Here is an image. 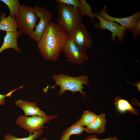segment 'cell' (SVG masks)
I'll return each mask as SVG.
<instances>
[{
    "label": "cell",
    "instance_id": "5bb4252c",
    "mask_svg": "<svg viewBox=\"0 0 140 140\" xmlns=\"http://www.w3.org/2000/svg\"><path fill=\"white\" fill-rule=\"evenodd\" d=\"M6 13L2 12L0 13V30L6 32H14L17 31L18 27L15 18L9 15L6 17Z\"/></svg>",
    "mask_w": 140,
    "mask_h": 140
},
{
    "label": "cell",
    "instance_id": "ac0fdd59",
    "mask_svg": "<svg viewBox=\"0 0 140 140\" xmlns=\"http://www.w3.org/2000/svg\"><path fill=\"white\" fill-rule=\"evenodd\" d=\"M43 129L34 131L32 134H29L28 136L23 138H18L10 134L5 135L3 140H36L43 134Z\"/></svg>",
    "mask_w": 140,
    "mask_h": 140
},
{
    "label": "cell",
    "instance_id": "3957f363",
    "mask_svg": "<svg viewBox=\"0 0 140 140\" xmlns=\"http://www.w3.org/2000/svg\"><path fill=\"white\" fill-rule=\"evenodd\" d=\"M58 24L68 33L82 23V17L77 8L68 5L57 3Z\"/></svg>",
    "mask_w": 140,
    "mask_h": 140
},
{
    "label": "cell",
    "instance_id": "6da1fadb",
    "mask_svg": "<svg viewBox=\"0 0 140 140\" xmlns=\"http://www.w3.org/2000/svg\"><path fill=\"white\" fill-rule=\"evenodd\" d=\"M67 34L58 24L50 22L38 43L40 52L46 60L56 61L63 51Z\"/></svg>",
    "mask_w": 140,
    "mask_h": 140
},
{
    "label": "cell",
    "instance_id": "2e32d148",
    "mask_svg": "<svg viewBox=\"0 0 140 140\" xmlns=\"http://www.w3.org/2000/svg\"><path fill=\"white\" fill-rule=\"evenodd\" d=\"M114 103L120 112L127 111L136 116H139V113L137 109L134 108L128 101L121 98L119 96L115 98Z\"/></svg>",
    "mask_w": 140,
    "mask_h": 140
},
{
    "label": "cell",
    "instance_id": "d4e9b609",
    "mask_svg": "<svg viewBox=\"0 0 140 140\" xmlns=\"http://www.w3.org/2000/svg\"><path fill=\"white\" fill-rule=\"evenodd\" d=\"M40 140H48V139L44 137Z\"/></svg>",
    "mask_w": 140,
    "mask_h": 140
},
{
    "label": "cell",
    "instance_id": "9c48e42d",
    "mask_svg": "<svg viewBox=\"0 0 140 140\" xmlns=\"http://www.w3.org/2000/svg\"><path fill=\"white\" fill-rule=\"evenodd\" d=\"M63 51L65 57L72 64H82L89 59L86 51L78 46L68 38L66 42Z\"/></svg>",
    "mask_w": 140,
    "mask_h": 140
},
{
    "label": "cell",
    "instance_id": "52a82bcc",
    "mask_svg": "<svg viewBox=\"0 0 140 140\" xmlns=\"http://www.w3.org/2000/svg\"><path fill=\"white\" fill-rule=\"evenodd\" d=\"M33 9L40 20L30 37L38 43L50 22L52 15L48 10L43 6L37 5Z\"/></svg>",
    "mask_w": 140,
    "mask_h": 140
},
{
    "label": "cell",
    "instance_id": "e0dca14e",
    "mask_svg": "<svg viewBox=\"0 0 140 140\" xmlns=\"http://www.w3.org/2000/svg\"><path fill=\"white\" fill-rule=\"evenodd\" d=\"M85 128L77 121L69 127H67L63 131L59 140H70L71 136L73 135L81 134L84 131Z\"/></svg>",
    "mask_w": 140,
    "mask_h": 140
},
{
    "label": "cell",
    "instance_id": "7a4b0ae2",
    "mask_svg": "<svg viewBox=\"0 0 140 140\" xmlns=\"http://www.w3.org/2000/svg\"><path fill=\"white\" fill-rule=\"evenodd\" d=\"M55 84L51 87L54 88L56 86L60 87L58 95H61L66 90L72 93L79 92L84 97H86V93L82 89L85 88L83 85H87L89 82L87 76L81 75L79 76L73 77L63 74L54 75L52 76Z\"/></svg>",
    "mask_w": 140,
    "mask_h": 140
},
{
    "label": "cell",
    "instance_id": "7402d4cb",
    "mask_svg": "<svg viewBox=\"0 0 140 140\" xmlns=\"http://www.w3.org/2000/svg\"><path fill=\"white\" fill-rule=\"evenodd\" d=\"M83 140H120L117 137L114 136L113 137H110L104 139H99L96 135H91L89 136Z\"/></svg>",
    "mask_w": 140,
    "mask_h": 140
},
{
    "label": "cell",
    "instance_id": "603a6c76",
    "mask_svg": "<svg viewBox=\"0 0 140 140\" xmlns=\"http://www.w3.org/2000/svg\"><path fill=\"white\" fill-rule=\"evenodd\" d=\"M13 91H11L6 95H3L0 94V105H3L5 102V97L6 96H10Z\"/></svg>",
    "mask_w": 140,
    "mask_h": 140
},
{
    "label": "cell",
    "instance_id": "8fae6325",
    "mask_svg": "<svg viewBox=\"0 0 140 140\" xmlns=\"http://www.w3.org/2000/svg\"><path fill=\"white\" fill-rule=\"evenodd\" d=\"M15 104L23 110L25 116L36 115L45 117L47 116L46 113L41 110L35 102H29L26 100L20 99L17 100Z\"/></svg>",
    "mask_w": 140,
    "mask_h": 140
},
{
    "label": "cell",
    "instance_id": "44dd1931",
    "mask_svg": "<svg viewBox=\"0 0 140 140\" xmlns=\"http://www.w3.org/2000/svg\"><path fill=\"white\" fill-rule=\"evenodd\" d=\"M134 38L138 37L140 34V20H138L130 31Z\"/></svg>",
    "mask_w": 140,
    "mask_h": 140
},
{
    "label": "cell",
    "instance_id": "5b68a950",
    "mask_svg": "<svg viewBox=\"0 0 140 140\" xmlns=\"http://www.w3.org/2000/svg\"><path fill=\"white\" fill-rule=\"evenodd\" d=\"M58 116V114L45 117L36 115L25 116L21 115L17 118L16 123L20 128L28 132L29 134H32L35 131L44 128L45 124L49 123Z\"/></svg>",
    "mask_w": 140,
    "mask_h": 140
},
{
    "label": "cell",
    "instance_id": "cb8c5ba5",
    "mask_svg": "<svg viewBox=\"0 0 140 140\" xmlns=\"http://www.w3.org/2000/svg\"><path fill=\"white\" fill-rule=\"evenodd\" d=\"M128 83H129L130 84H132V85H134L135 86L139 91L140 92V81H139L138 82L135 84H132L131 83H129V82H128Z\"/></svg>",
    "mask_w": 140,
    "mask_h": 140
},
{
    "label": "cell",
    "instance_id": "d6986e66",
    "mask_svg": "<svg viewBox=\"0 0 140 140\" xmlns=\"http://www.w3.org/2000/svg\"><path fill=\"white\" fill-rule=\"evenodd\" d=\"M1 2L5 4L8 7L10 11V16L15 18L21 5L18 0H0Z\"/></svg>",
    "mask_w": 140,
    "mask_h": 140
},
{
    "label": "cell",
    "instance_id": "9a60e30c",
    "mask_svg": "<svg viewBox=\"0 0 140 140\" xmlns=\"http://www.w3.org/2000/svg\"><path fill=\"white\" fill-rule=\"evenodd\" d=\"M73 6L77 8L81 16H88L93 21L94 26L96 25L94 14L92 12L91 7L86 0H75Z\"/></svg>",
    "mask_w": 140,
    "mask_h": 140
},
{
    "label": "cell",
    "instance_id": "30bf717a",
    "mask_svg": "<svg viewBox=\"0 0 140 140\" xmlns=\"http://www.w3.org/2000/svg\"><path fill=\"white\" fill-rule=\"evenodd\" d=\"M107 7L105 5L102 10L96 13L108 20L120 24L122 26L129 29L130 31L140 18L139 11L136 12L130 16L123 18H116L111 16L107 13Z\"/></svg>",
    "mask_w": 140,
    "mask_h": 140
},
{
    "label": "cell",
    "instance_id": "4fadbf2b",
    "mask_svg": "<svg viewBox=\"0 0 140 140\" xmlns=\"http://www.w3.org/2000/svg\"><path fill=\"white\" fill-rule=\"evenodd\" d=\"M105 116V114L104 113L97 115L95 120L92 123L85 128L84 131L89 134L95 133L100 134L102 133L105 131V127L107 122Z\"/></svg>",
    "mask_w": 140,
    "mask_h": 140
},
{
    "label": "cell",
    "instance_id": "277c9868",
    "mask_svg": "<svg viewBox=\"0 0 140 140\" xmlns=\"http://www.w3.org/2000/svg\"><path fill=\"white\" fill-rule=\"evenodd\" d=\"M38 19L33 8L25 5H21L15 17L18 28L29 37L34 31Z\"/></svg>",
    "mask_w": 140,
    "mask_h": 140
},
{
    "label": "cell",
    "instance_id": "ffe728a7",
    "mask_svg": "<svg viewBox=\"0 0 140 140\" xmlns=\"http://www.w3.org/2000/svg\"><path fill=\"white\" fill-rule=\"evenodd\" d=\"M97 116L94 112L86 110L84 111L81 118L78 121L83 126L87 127L95 120Z\"/></svg>",
    "mask_w": 140,
    "mask_h": 140
},
{
    "label": "cell",
    "instance_id": "8992f818",
    "mask_svg": "<svg viewBox=\"0 0 140 140\" xmlns=\"http://www.w3.org/2000/svg\"><path fill=\"white\" fill-rule=\"evenodd\" d=\"M68 37L80 48L87 51L90 48L93 40L85 25L81 23L72 31L67 33Z\"/></svg>",
    "mask_w": 140,
    "mask_h": 140
},
{
    "label": "cell",
    "instance_id": "7c38bea8",
    "mask_svg": "<svg viewBox=\"0 0 140 140\" xmlns=\"http://www.w3.org/2000/svg\"><path fill=\"white\" fill-rule=\"evenodd\" d=\"M23 33L20 30L14 32H6L2 45L0 47V53L9 48H13L18 53H20L21 50L18 45L17 39Z\"/></svg>",
    "mask_w": 140,
    "mask_h": 140
},
{
    "label": "cell",
    "instance_id": "ba28073f",
    "mask_svg": "<svg viewBox=\"0 0 140 140\" xmlns=\"http://www.w3.org/2000/svg\"><path fill=\"white\" fill-rule=\"evenodd\" d=\"M94 14L95 18L99 20L95 26L96 28L103 31L107 30L110 31L112 33L111 40L114 41L116 40V36L118 37L120 42L123 41L125 36V32L127 29L117 23L108 20L96 13Z\"/></svg>",
    "mask_w": 140,
    "mask_h": 140
},
{
    "label": "cell",
    "instance_id": "484cf974",
    "mask_svg": "<svg viewBox=\"0 0 140 140\" xmlns=\"http://www.w3.org/2000/svg\"><path fill=\"white\" fill-rule=\"evenodd\" d=\"M0 2H1V1H0Z\"/></svg>",
    "mask_w": 140,
    "mask_h": 140
}]
</instances>
